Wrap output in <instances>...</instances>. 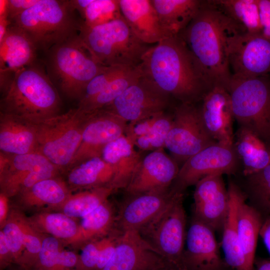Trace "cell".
Segmentation results:
<instances>
[{
	"instance_id": "cell-1",
	"label": "cell",
	"mask_w": 270,
	"mask_h": 270,
	"mask_svg": "<svg viewBox=\"0 0 270 270\" xmlns=\"http://www.w3.org/2000/svg\"><path fill=\"white\" fill-rule=\"evenodd\" d=\"M137 67L142 78L180 103L200 102L212 88L178 35L150 46Z\"/></svg>"
},
{
	"instance_id": "cell-2",
	"label": "cell",
	"mask_w": 270,
	"mask_h": 270,
	"mask_svg": "<svg viewBox=\"0 0 270 270\" xmlns=\"http://www.w3.org/2000/svg\"><path fill=\"white\" fill-rule=\"evenodd\" d=\"M242 32H244L210 0H202L195 16L178 35L212 86L226 88L232 76L230 46Z\"/></svg>"
},
{
	"instance_id": "cell-3",
	"label": "cell",
	"mask_w": 270,
	"mask_h": 270,
	"mask_svg": "<svg viewBox=\"0 0 270 270\" xmlns=\"http://www.w3.org/2000/svg\"><path fill=\"white\" fill-rule=\"evenodd\" d=\"M2 92L1 112L34 124L59 114L56 88L48 74L34 64L16 72Z\"/></svg>"
},
{
	"instance_id": "cell-4",
	"label": "cell",
	"mask_w": 270,
	"mask_h": 270,
	"mask_svg": "<svg viewBox=\"0 0 270 270\" xmlns=\"http://www.w3.org/2000/svg\"><path fill=\"white\" fill-rule=\"evenodd\" d=\"M70 0H39L10 22L22 30L37 50L52 46L78 36L82 24Z\"/></svg>"
},
{
	"instance_id": "cell-5",
	"label": "cell",
	"mask_w": 270,
	"mask_h": 270,
	"mask_svg": "<svg viewBox=\"0 0 270 270\" xmlns=\"http://www.w3.org/2000/svg\"><path fill=\"white\" fill-rule=\"evenodd\" d=\"M78 36L93 58L104 66L136 68L150 47L136 36L122 16L92 27L82 23Z\"/></svg>"
},
{
	"instance_id": "cell-6",
	"label": "cell",
	"mask_w": 270,
	"mask_h": 270,
	"mask_svg": "<svg viewBox=\"0 0 270 270\" xmlns=\"http://www.w3.org/2000/svg\"><path fill=\"white\" fill-rule=\"evenodd\" d=\"M48 76L67 96L79 100L89 82L106 66L98 64L78 36L47 52Z\"/></svg>"
},
{
	"instance_id": "cell-7",
	"label": "cell",
	"mask_w": 270,
	"mask_h": 270,
	"mask_svg": "<svg viewBox=\"0 0 270 270\" xmlns=\"http://www.w3.org/2000/svg\"><path fill=\"white\" fill-rule=\"evenodd\" d=\"M226 89L238 127L252 132L270 148V80L232 75Z\"/></svg>"
},
{
	"instance_id": "cell-8",
	"label": "cell",
	"mask_w": 270,
	"mask_h": 270,
	"mask_svg": "<svg viewBox=\"0 0 270 270\" xmlns=\"http://www.w3.org/2000/svg\"><path fill=\"white\" fill-rule=\"evenodd\" d=\"M89 114L78 107L34 124L36 152L60 170L68 168L80 144Z\"/></svg>"
},
{
	"instance_id": "cell-9",
	"label": "cell",
	"mask_w": 270,
	"mask_h": 270,
	"mask_svg": "<svg viewBox=\"0 0 270 270\" xmlns=\"http://www.w3.org/2000/svg\"><path fill=\"white\" fill-rule=\"evenodd\" d=\"M183 193H174L166 206L138 232L172 270H187L184 262L186 217Z\"/></svg>"
},
{
	"instance_id": "cell-10",
	"label": "cell",
	"mask_w": 270,
	"mask_h": 270,
	"mask_svg": "<svg viewBox=\"0 0 270 270\" xmlns=\"http://www.w3.org/2000/svg\"><path fill=\"white\" fill-rule=\"evenodd\" d=\"M172 114L165 148L180 168L190 158L217 142L206 131L196 104L180 103Z\"/></svg>"
},
{
	"instance_id": "cell-11",
	"label": "cell",
	"mask_w": 270,
	"mask_h": 270,
	"mask_svg": "<svg viewBox=\"0 0 270 270\" xmlns=\"http://www.w3.org/2000/svg\"><path fill=\"white\" fill-rule=\"evenodd\" d=\"M241 166L233 145L217 142L190 158L180 168L170 189L183 193L202 178L214 174H233Z\"/></svg>"
},
{
	"instance_id": "cell-12",
	"label": "cell",
	"mask_w": 270,
	"mask_h": 270,
	"mask_svg": "<svg viewBox=\"0 0 270 270\" xmlns=\"http://www.w3.org/2000/svg\"><path fill=\"white\" fill-rule=\"evenodd\" d=\"M59 170L38 152L16 156L1 152L2 192L8 198L16 196L40 181L56 177Z\"/></svg>"
},
{
	"instance_id": "cell-13",
	"label": "cell",
	"mask_w": 270,
	"mask_h": 270,
	"mask_svg": "<svg viewBox=\"0 0 270 270\" xmlns=\"http://www.w3.org/2000/svg\"><path fill=\"white\" fill-rule=\"evenodd\" d=\"M168 95L141 76L111 104L104 108L126 122H135L165 112L170 104Z\"/></svg>"
},
{
	"instance_id": "cell-14",
	"label": "cell",
	"mask_w": 270,
	"mask_h": 270,
	"mask_svg": "<svg viewBox=\"0 0 270 270\" xmlns=\"http://www.w3.org/2000/svg\"><path fill=\"white\" fill-rule=\"evenodd\" d=\"M127 124L104 110L90 113L80 144L68 168L86 160L101 156L108 144L125 134Z\"/></svg>"
},
{
	"instance_id": "cell-15",
	"label": "cell",
	"mask_w": 270,
	"mask_h": 270,
	"mask_svg": "<svg viewBox=\"0 0 270 270\" xmlns=\"http://www.w3.org/2000/svg\"><path fill=\"white\" fill-rule=\"evenodd\" d=\"M228 62L232 75L266 76L270 72V41L260 34L240 33L231 42Z\"/></svg>"
},
{
	"instance_id": "cell-16",
	"label": "cell",
	"mask_w": 270,
	"mask_h": 270,
	"mask_svg": "<svg viewBox=\"0 0 270 270\" xmlns=\"http://www.w3.org/2000/svg\"><path fill=\"white\" fill-rule=\"evenodd\" d=\"M170 268L164 258L138 231L120 233L114 253L102 270H156ZM172 270V269H171Z\"/></svg>"
},
{
	"instance_id": "cell-17",
	"label": "cell",
	"mask_w": 270,
	"mask_h": 270,
	"mask_svg": "<svg viewBox=\"0 0 270 270\" xmlns=\"http://www.w3.org/2000/svg\"><path fill=\"white\" fill-rule=\"evenodd\" d=\"M179 169L164 148L152 151L142 158L124 191L130 196L169 189Z\"/></svg>"
},
{
	"instance_id": "cell-18",
	"label": "cell",
	"mask_w": 270,
	"mask_h": 270,
	"mask_svg": "<svg viewBox=\"0 0 270 270\" xmlns=\"http://www.w3.org/2000/svg\"><path fill=\"white\" fill-rule=\"evenodd\" d=\"M222 174L200 180L194 194V218L214 230L221 229L228 212L229 198Z\"/></svg>"
},
{
	"instance_id": "cell-19",
	"label": "cell",
	"mask_w": 270,
	"mask_h": 270,
	"mask_svg": "<svg viewBox=\"0 0 270 270\" xmlns=\"http://www.w3.org/2000/svg\"><path fill=\"white\" fill-rule=\"evenodd\" d=\"M174 194L169 188L128 196L116 215L114 230L119 233L138 231L166 206Z\"/></svg>"
},
{
	"instance_id": "cell-20",
	"label": "cell",
	"mask_w": 270,
	"mask_h": 270,
	"mask_svg": "<svg viewBox=\"0 0 270 270\" xmlns=\"http://www.w3.org/2000/svg\"><path fill=\"white\" fill-rule=\"evenodd\" d=\"M200 102L201 118L208 134L217 142L233 145L234 118L227 90L220 86H214Z\"/></svg>"
},
{
	"instance_id": "cell-21",
	"label": "cell",
	"mask_w": 270,
	"mask_h": 270,
	"mask_svg": "<svg viewBox=\"0 0 270 270\" xmlns=\"http://www.w3.org/2000/svg\"><path fill=\"white\" fill-rule=\"evenodd\" d=\"M214 231L194 218L186 234L184 262L187 270H221L222 262Z\"/></svg>"
},
{
	"instance_id": "cell-22",
	"label": "cell",
	"mask_w": 270,
	"mask_h": 270,
	"mask_svg": "<svg viewBox=\"0 0 270 270\" xmlns=\"http://www.w3.org/2000/svg\"><path fill=\"white\" fill-rule=\"evenodd\" d=\"M37 48L28 36L10 24L0 42V90L10 84L18 70L34 64Z\"/></svg>"
},
{
	"instance_id": "cell-23",
	"label": "cell",
	"mask_w": 270,
	"mask_h": 270,
	"mask_svg": "<svg viewBox=\"0 0 270 270\" xmlns=\"http://www.w3.org/2000/svg\"><path fill=\"white\" fill-rule=\"evenodd\" d=\"M122 15L144 43L156 44L168 38L162 28L152 0H119Z\"/></svg>"
},
{
	"instance_id": "cell-24",
	"label": "cell",
	"mask_w": 270,
	"mask_h": 270,
	"mask_svg": "<svg viewBox=\"0 0 270 270\" xmlns=\"http://www.w3.org/2000/svg\"><path fill=\"white\" fill-rule=\"evenodd\" d=\"M229 204L222 226V247L227 264L233 270H248L238 240V216L240 205L246 195L240 186L233 182L228 189Z\"/></svg>"
},
{
	"instance_id": "cell-25",
	"label": "cell",
	"mask_w": 270,
	"mask_h": 270,
	"mask_svg": "<svg viewBox=\"0 0 270 270\" xmlns=\"http://www.w3.org/2000/svg\"><path fill=\"white\" fill-rule=\"evenodd\" d=\"M0 114V152L12 156L36 152L34 124L11 114Z\"/></svg>"
},
{
	"instance_id": "cell-26",
	"label": "cell",
	"mask_w": 270,
	"mask_h": 270,
	"mask_svg": "<svg viewBox=\"0 0 270 270\" xmlns=\"http://www.w3.org/2000/svg\"><path fill=\"white\" fill-rule=\"evenodd\" d=\"M101 157L114 170L111 186L115 191L126 188L142 158L125 134L108 144L104 148Z\"/></svg>"
},
{
	"instance_id": "cell-27",
	"label": "cell",
	"mask_w": 270,
	"mask_h": 270,
	"mask_svg": "<svg viewBox=\"0 0 270 270\" xmlns=\"http://www.w3.org/2000/svg\"><path fill=\"white\" fill-rule=\"evenodd\" d=\"M233 146L244 176L254 174L270 164V148L248 129L238 127L234 134Z\"/></svg>"
},
{
	"instance_id": "cell-28",
	"label": "cell",
	"mask_w": 270,
	"mask_h": 270,
	"mask_svg": "<svg viewBox=\"0 0 270 270\" xmlns=\"http://www.w3.org/2000/svg\"><path fill=\"white\" fill-rule=\"evenodd\" d=\"M160 24L168 37L178 36L189 24L202 0H152Z\"/></svg>"
},
{
	"instance_id": "cell-29",
	"label": "cell",
	"mask_w": 270,
	"mask_h": 270,
	"mask_svg": "<svg viewBox=\"0 0 270 270\" xmlns=\"http://www.w3.org/2000/svg\"><path fill=\"white\" fill-rule=\"evenodd\" d=\"M17 195L19 205L30 209L60 207L70 194L65 182L55 177L40 181Z\"/></svg>"
},
{
	"instance_id": "cell-30",
	"label": "cell",
	"mask_w": 270,
	"mask_h": 270,
	"mask_svg": "<svg viewBox=\"0 0 270 270\" xmlns=\"http://www.w3.org/2000/svg\"><path fill=\"white\" fill-rule=\"evenodd\" d=\"M241 202L238 210V226L240 248L248 270H253L258 236L264 218L252 206Z\"/></svg>"
},
{
	"instance_id": "cell-31",
	"label": "cell",
	"mask_w": 270,
	"mask_h": 270,
	"mask_svg": "<svg viewBox=\"0 0 270 270\" xmlns=\"http://www.w3.org/2000/svg\"><path fill=\"white\" fill-rule=\"evenodd\" d=\"M114 177L112 166L101 156H97L86 160L71 168L68 176V182L72 188L90 189L111 186Z\"/></svg>"
},
{
	"instance_id": "cell-32",
	"label": "cell",
	"mask_w": 270,
	"mask_h": 270,
	"mask_svg": "<svg viewBox=\"0 0 270 270\" xmlns=\"http://www.w3.org/2000/svg\"><path fill=\"white\" fill-rule=\"evenodd\" d=\"M116 216L107 200L81 218L78 233L74 243H84L100 239L114 229Z\"/></svg>"
},
{
	"instance_id": "cell-33",
	"label": "cell",
	"mask_w": 270,
	"mask_h": 270,
	"mask_svg": "<svg viewBox=\"0 0 270 270\" xmlns=\"http://www.w3.org/2000/svg\"><path fill=\"white\" fill-rule=\"evenodd\" d=\"M214 4L242 30L260 34L258 0H212Z\"/></svg>"
},
{
	"instance_id": "cell-34",
	"label": "cell",
	"mask_w": 270,
	"mask_h": 270,
	"mask_svg": "<svg viewBox=\"0 0 270 270\" xmlns=\"http://www.w3.org/2000/svg\"><path fill=\"white\" fill-rule=\"evenodd\" d=\"M40 233H46L58 240L74 243L78 233L79 224L74 218L62 212H43L28 218Z\"/></svg>"
},
{
	"instance_id": "cell-35",
	"label": "cell",
	"mask_w": 270,
	"mask_h": 270,
	"mask_svg": "<svg viewBox=\"0 0 270 270\" xmlns=\"http://www.w3.org/2000/svg\"><path fill=\"white\" fill-rule=\"evenodd\" d=\"M84 25L92 27L122 16L119 0H72Z\"/></svg>"
},
{
	"instance_id": "cell-36",
	"label": "cell",
	"mask_w": 270,
	"mask_h": 270,
	"mask_svg": "<svg viewBox=\"0 0 270 270\" xmlns=\"http://www.w3.org/2000/svg\"><path fill=\"white\" fill-rule=\"evenodd\" d=\"M114 190L110 186L89 189L70 195L61 206L62 212L72 218H82L102 204Z\"/></svg>"
},
{
	"instance_id": "cell-37",
	"label": "cell",
	"mask_w": 270,
	"mask_h": 270,
	"mask_svg": "<svg viewBox=\"0 0 270 270\" xmlns=\"http://www.w3.org/2000/svg\"><path fill=\"white\" fill-rule=\"evenodd\" d=\"M138 68H128L114 78L94 98L78 108L86 113L102 110L111 104L140 77Z\"/></svg>"
},
{
	"instance_id": "cell-38",
	"label": "cell",
	"mask_w": 270,
	"mask_h": 270,
	"mask_svg": "<svg viewBox=\"0 0 270 270\" xmlns=\"http://www.w3.org/2000/svg\"><path fill=\"white\" fill-rule=\"evenodd\" d=\"M244 177L246 194L248 195L252 206L264 219L270 216V164L258 172Z\"/></svg>"
},
{
	"instance_id": "cell-39",
	"label": "cell",
	"mask_w": 270,
	"mask_h": 270,
	"mask_svg": "<svg viewBox=\"0 0 270 270\" xmlns=\"http://www.w3.org/2000/svg\"><path fill=\"white\" fill-rule=\"evenodd\" d=\"M9 215L16 221L21 230L25 248L22 257L16 264L24 269L33 268L37 262L44 237L20 211L12 210Z\"/></svg>"
},
{
	"instance_id": "cell-40",
	"label": "cell",
	"mask_w": 270,
	"mask_h": 270,
	"mask_svg": "<svg viewBox=\"0 0 270 270\" xmlns=\"http://www.w3.org/2000/svg\"><path fill=\"white\" fill-rule=\"evenodd\" d=\"M173 121L172 113L161 112L155 124L148 134L138 138L134 142L141 150L151 152L165 148L168 132Z\"/></svg>"
},
{
	"instance_id": "cell-41",
	"label": "cell",
	"mask_w": 270,
	"mask_h": 270,
	"mask_svg": "<svg viewBox=\"0 0 270 270\" xmlns=\"http://www.w3.org/2000/svg\"><path fill=\"white\" fill-rule=\"evenodd\" d=\"M128 68L106 66L102 72L96 76L87 85L84 94L79 100L81 106L96 96L116 76Z\"/></svg>"
},
{
	"instance_id": "cell-42",
	"label": "cell",
	"mask_w": 270,
	"mask_h": 270,
	"mask_svg": "<svg viewBox=\"0 0 270 270\" xmlns=\"http://www.w3.org/2000/svg\"><path fill=\"white\" fill-rule=\"evenodd\" d=\"M1 228L11 252L13 262L17 264L25 252L21 230L16 221L9 214Z\"/></svg>"
},
{
	"instance_id": "cell-43",
	"label": "cell",
	"mask_w": 270,
	"mask_h": 270,
	"mask_svg": "<svg viewBox=\"0 0 270 270\" xmlns=\"http://www.w3.org/2000/svg\"><path fill=\"white\" fill-rule=\"evenodd\" d=\"M106 237L84 244L76 270H97L100 252Z\"/></svg>"
},
{
	"instance_id": "cell-44",
	"label": "cell",
	"mask_w": 270,
	"mask_h": 270,
	"mask_svg": "<svg viewBox=\"0 0 270 270\" xmlns=\"http://www.w3.org/2000/svg\"><path fill=\"white\" fill-rule=\"evenodd\" d=\"M39 2V0H8L7 14L10 22Z\"/></svg>"
},
{
	"instance_id": "cell-45",
	"label": "cell",
	"mask_w": 270,
	"mask_h": 270,
	"mask_svg": "<svg viewBox=\"0 0 270 270\" xmlns=\"http://www.w3.org/2000/svg\"><path fill=\"white\" fill-rule=\"evenodd\" d=\"M261 34L270 41V0H258Z\"/></svg>"
},
{
	"instance_id": "cell-46",
	"label": "cell",
	"mask_w": 270,
	"mask_h": 270,
	"mask_svg": "<svg viewBox=\"0 0 270 270\" xmlns=\"http://www.w3.org/2000/svg\"><path fill=\"white\" fill-rule=\"evenodd\" d=\"M13 262V259L8 245L4 236L1 230L0 231V265L1 270H3Z\"/></svg>"
},
{
	"instance_id": "cell-47",
	"label": "cell",
	"mask_w": 270,
	"mask_h": 270,
	"mask_svg": "<svg viewBox=\"0 0 270 270\" xmlns=\"http://www.w3.org/2000/svg\"><path fill=\"white\" fill-rule=\"evenodd\" d=\"M260 236L270 254V216L264 219Z\"/></svg>"
},
{
	"instance_id": "cell-48",
	"label": "cell",
	"mask_w": 270,
	"mask_h": 270,
	"mask_svg": "<svg viewBox=\"0 0 270 270\" xmlns=\"http://www.w3.org/2000/svg\"><path fill=\"white\" fill-rule=\"evenodd\" d=\"M8 196L1 192L0 196V224L2 228L8 216Z\"/></svg>"
},
{
	"instance_id": "cell-49",
	"label": "cell",
	"mask_w": 270,
	"mask_h": 270,
	"mask_svg": "<svg viewBox=\"0 0 270 270\" xmlns=\"http://www.w3.org/2000/svg\"><path fill=\"white\" fill-rule=\"evenodd\" d=\"M10 24L8 15L4 14L0 16V42L4 38L7 30Z\"/></svg>"
},
{
	"instance_id": "cell-50",
	"label": "cell",
	"mask_w": 270,
	"mask_h": 270,
	"mask_svg": "<svg viewBox=\"0 0 270 270\" xmlns=\"http://www.w3.org/2000/svg\"><path fill=\"white\" fill-rule=\"evenodd\" d=\"M254 264L257 270H270V260L258 258L255 260Z\"/></svg>"
},
{
	"instance_id": "cell-51",
	"label": "cell",
	"mask_w": 270,
	"mask_h": 270,
	"mask_svg": "<svg viewBox=\"0 0 270 270\" xmlns=\"http://www.w3.org/2000/svg\"><path fill=\"white\" fill-rule=\"evenodd\" d=\"M39 270V269H38V268H32V269L26 270V269L18 267V270Z\"/></svg>"
},
{
	"instance_id": "cell-52",
	"label": "cell",
	"mask_w": 270,
	"mask_h": 270,
	"mask_svg": "<svg viewBox=\"0 0 270 270\" xmlns=\"http://www.w3.org/2000/svg\"><path fill=\"white\" fill-rule=\"evenodd\" d=\"M172 270L170 268H164V269H160V270Z\"/></svg>"
}]
</instances>
